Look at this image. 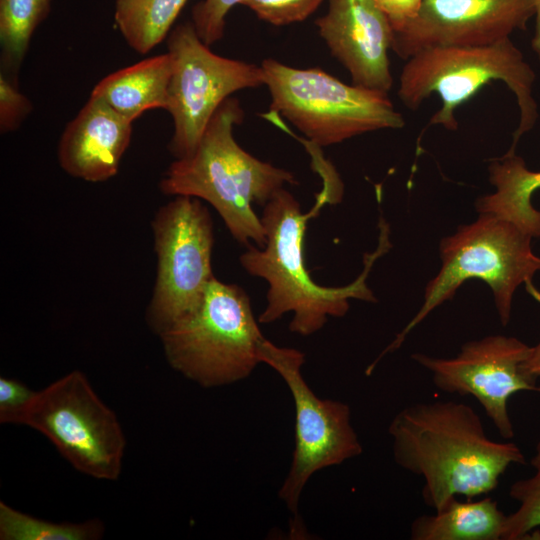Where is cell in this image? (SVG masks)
Segmentation results:
<instances>
[{
    "label": "cell",
    "mask_w": 540,
    "mask_h": 540,
    "mask_svg": "<svg viewBox=\"0 0 540 540\" xmlns=\"http://www.w3.org/2000/svg\"><path fill=\"white\" fill-rule=\"evenodd\" d=\"M388 434L396 464L423 478L422 498L434 511L459 495L492 492L511 465L526 463L517 444L489 438L481 417L461 402L408 405L393 417Z\"/></svg>",
    "instance_id": "6da1fadb"
},
{
    "label": "cell",
    "mask_w": 540,
    "mask_h": 540,
    "mask_svg": "<svg viewBox=\"0 0 540 540\" xmlns=\"http://www.w3.org/2000/svg\"><path fill=\"white\" fill-rule=\"evenodd\" d=\"M326 202L331 203L329 197L321 193L315 207L303 213L297 199L282 188L263 206L260 219L266 243L261 249L249 246L240 256L244 270L268 284L266 306L258 322L272 323L292 313L289 330L310 336L322 329L329 317L346 315L351 299L377 301L367 285V278L375 261L392 246L389 225L384 219L379 222V244L375 251L364 256V269L353 282L327 287L311 278L304 260V234L308 219Z\"/></svg>",
    "instance_id": "7a4b0ae2"
},
{
    "label": "cell",
    "mask_w": 540,
    "mask_h": 540,
    "mask_svg": "<svg viewBox=\"0 0 540 540\" xmlns=\"http://www.w3.org/2000/svg\"><path fill=\"white\" fill-rule=\"evenodd\" d=\"M244 111L238 99L227 98L208 122L199 143L187 157L175 159L160 181L164 194L191 196L212 205L233 238L263 247L266 235L253 205L264 206L294 174L246 152L234 139Z\"/></svg>",
    "instance_id": "3957f363"
},
{
    "label": "cell",
    "mask_w": 540,
    "mask_h": 540,
    "mask_svg": "<svg viewBox=\"0 0 540 540\" xmlns=\"http://www.w3.org/2000/svg\"><path fill=\"white\" fill-rule=\"evenodd\" d=\"M531 240L515 224L490 213H479L474 222L461 225L453 235L442 238L441 268L428 282L422 306L366 368V374L370 375L386 354L400 348L408 334L436 307L452 299L467 280H482L490 287L503 326L510 321L513 296L521 284L540 303V292L533 284V277L540 270V257L533 253Z\"/></svg>",
    "instance_id": "277c9868"
},
{
    "label": "cell",
    "mask_w": 540,
    "mask_h": 540,
    "mask_svg": "<svg viewBox=\"0 0 540 540\" xmlns=\"http://www.w3.org/2000/svg\"><path fill=\"white\" fill-rule=\"evenodd\" d=\"M397 95L410 110H417L432 94L442 107L429 124L455 131L456 110L492 81H502L514 93L520 117L509 151L537 122L538 107L532 96L536 75L510 38L486 46H435L406 60Z\"/></svg>",
    "instance_id": "5b68a950"
},
{
    "label": "cell",
    "mask_w": 540,
    "mask_h": 540,
    "mask_svg": "<svg viewBox=\"0 0 540 540\" xmlns=\"http://www.w3.org/2000/svg\"><path fill=\"white\" fill-rule=\"evenodd\" d=\"M158 336L170 366L205 388L247 378L267 340L244 289L215 277L197 307Z\"/></svg>",
    "instance_id": "8992f818"
},
{
    "label": "cell",
    "mask_w": 540,
    "mask_h": 540,
    "mask_svg": "<svg viewBox=\"0 0 540 540\" xmlns=\"http://www.w3.org/2000/svg\"><path fill=\"white\" fill-rule=\"evenodd\" d=\"M261 68L271 112L281 114L316 146L405 125L387 93L348 85L318 67L299 69L269 58Z\"/></svg>",
    "instance_id": "52a82bcc"
},
{
    "label": "cell",
    "mask_w": 540,
    "mask_h": 540,
    "mask_svg": "<svg viewBox=\"0 0 540 540\" xmlns=\"http://www.w3.org/2000/svg\"><path fill=\"white\" fill-rule=\"evenodd\" d=\"M24 425L43 434L79 472L100 480L120 476L124 432L81 371L37 391Z\"/></svg>",
    "instance_id": "ba28073f"
},
{
    "label": "cell",
    "mask_w": 540,
    "mask_h": 540,
    "mask_svg": "<svg viewBox=\"0 0 540 540\" xmlns=\"http://www.w3.org/2000/svg\"><path fill=\"white\" fill-rule=\"evenodd\" d=\"M157 273L147 323L160 335L200 303L214 277L213 223L200 199L175 196L152 221Z\"/></svg>",
    "instance_id": "9c48e42d"
},
{
    "label": "cell",
    "mask_w": 540,
    "mask_h": 540,
    "mask_svg": "<svg viewBox=\"0 0 540 540\" xmlns=\"http://www.w3.org/2000/svg\"><path fill=\"white\" fill-rule=\"evenodd\" d=\"M261 362L282 377L292 395L295 435L292 462L278 492L294 515L302 491L312 475L359 456L363 446L351 422V409L341 401L315 395L302 375L304 354L266 340Z\"/></svg>",
    "instance_id": "30bf717a"
},
{
    "label": "cell",
    "mask_w": 540,
    "mask_h": 540,
    "mask_svg": "<svg viewBox=\"0 0 540 540\" xmlns=\"http://www.w3.org/2000/svg\"><path fill=\"white\" fill-rule=\"evenodd\" d=\"M172 72L168 105L174 132L169 150L189 156L219 106L231 94L264 85L261 66L222 57L198 36L192 22L176 26L168 37Z\"/></svg>",
    "instance_id": "8fae6325"
},
{
    "label": "cell",
    "mask_w": 540,
    "mask_h": 540,
    "mask_svg": "<svg viewBox=\"0 0 540 540\" xmlns=\"http://www.w3.org/2000/svg\"><path fill=\"white\" fill-rule=\"evenodd\" d=\"M531 350L516 337L497 334L464 343L454 357L423 353L411 357L430 373L440 391L474 397L499 435L511 440L515 430L508 411L510 397L521 391L540 394L537 379L523 369Z\"/></svg>",
    "instance_id": "7c38bea8"
},
{
    "label": "cell",
    "mask_w": 540,
    "mask_h": 540,
    "mask_svg": "<svg viewBox=\"0 0 540 540\" xmlns=\"http://www.w3.org/2000/svg\"><path fill=\"white\" fill-rule=\"evenodd\" d=\"M535 0H423L417 14L393 31L391 50L407 60L435 46H486L524 30Z\"/></svg>",
    "instance_id": "4fadbf2b"
},
{
    "label": "cell",
    "mask_w": 540,
    "mask_h": 540,
    "mask_svg": "<svg viewBox=\"0 0 540 540\" xmlns=\"http://www.w3.org/2000/svg\"><path fill=\"white\" fill-rule=\"evenodd\" d=\"M315 24L353 84L388 93L393 85L388 52L393 29L375 0H328Z\"/></svg>",
    "instance_id": "5bb4252c"
},
{
    "label": "cell",
    "mask_w": 540,
    "mask_h": 540,
    "mask_svg": "<svg viewBox=\"0 0 540 540\" xmlns=\"http://www.w3.org/2000/svg\"><path fill=\"white\" fill-rule=\"evenodd\" d=\"M131 136L132 121L90 96L60 137L59 164L75 178L106 181L117 174Z\"/></svg>",
    "instance_id": "9a60e30c"
},
{
    "label": "cell",
    "mask_w": 540,
    "mask_h": 540,
    "mask_svg": "<svg viewBox=\"0 0 540 540\" xmlns=\"http://www.w3.org/2000/svg\"><path fill=\"white\" fill-rule=\"evenodd\" d=\"M171 72L168 52L149 57L107 75L95 85L90 96L133 122L147 110H166Z\"/></svg>",
    "instance_id": "2e32d148"
},
{
    "label": "cell",
    "mask_w": 540,
    "mask_h": 540,
    "mask_svg": "<svg viewBox=\"0 0 540 540\" xmlns=\"http://www.w3.org/2000/svg\"><path fill=\"white\" fill-rule=\"evenodd\" d=\"M488 173L495 191L477 199V212L494 214L532 238H540V210L531 203L533 193L540 189V171L529 170L515 151L508 150L490 162Z\"/></svg>",
    "instance_id": "e0dca14e"
},
{
    "label": "cell",
    "mask_w": 540,
    "mask_h": 540,
    "mask_svg": "<svg viewBox=\"0 0 540 540\" xmlns=\"http://www.w3.org/2000/svg\"><path fill=\"white\" fill-rule=\"evenodd\" d=\"M507 515L490 497L448 501L431 515L415 518L412 540H502Z\"/></svg>",
    "instance_id": "ac0fdd59"
},
{
    "label": "cell",
    "mask_w": 540,
    "mask_h": 540,
    "mask_svg": "<svg viewBox=\"0 0 540 540\" xmlns=\"http://www.w3.org/2000/svg\"><path fill=\"white\" fill-rule=\"evenodd\" d=\"M187 0H115V23L136 52L145 54L157 46Z\"/></svg>",
    "instance_id": "d6986e66"
},
{
    "label": "cell",
    "mask_w": 540,
    "mask_h": 540,
    "mask_svg": "<svg viewBox=\"0 0 540 540\" xmlns=\"http://www.w3.org/2000/svg\"><path fill=\"white\" fill-rule=\"evenodd\" d=\"M104 533L98 519L81 523H54L20 512L0 502L1 540H96Z\"/></svg>",
    "instance_id": "ffe728a7"
},
{
    "label": "cell",
    "mask_w": 540,
    "mask_h": 540,
    "mask_svg": "<svg viewBox=\"0 0 540 540\" xmlns=\"http://www.w3.org/2000/svg\"><path fill=\"white\" fill-rule=\"evenodd\" d=\"M51 0H0V42L3 61L11 69L21 64L30 39L49 11Z\"/></svg>",
    "instance_id": "44dd1931"
},
{
    "label": "cell",
    "mask_w": 540,
    "mask_h": 540,
    "mask_svg": "<svg viewBox=\"0 0 540 540\" xmlns=\"http://www.w3.org/2000/svg\"><path fill=\"white\" fill-rule=\"evenodd\" d=\"M530 466L533 474L518 479L509 488V497L518 503V507L506 517L502 540L527 539L540 527V438Z\"/></svg>",
    "instance_id": "7402d4cb"
},
{
    "label": "cell",
    "mask_w": 540,
    "mask_h": 540,
    "mask_svg": "<svg viewBox=\"0 0 540 540\" xmlns=\"http://www.w3.org/2000/svg\"><path fill=\"white\" fill-rule=\"evenodd\" d=\"M323 0H243L262 21L274 26H285L306 20Z\"/></svg>",
    "instance_id": "603a6c76"
},
{
    "label": "cell",
    "mask_w": 540,
    "mask_h": 540,
    "mask_svg": "<svg viewBox=\"0 0 540 540\" xmlns=\"http://www.w3.org/2000/svg\"><path fill=\"white\" fill-rule=\"evenodd\" d=\"M243 0H202L192 8V23L200 39L208 46L219 41L225 30L228 12Z\"/></svg>",
    "instance_id": "cb8c5ba5"
},
{
    "label": "cell",
    "mask_w": 540,
    "mask_h": 540,
    "mask_svg": "<svg viewBox=\"0 0 540 540\" xmlns=\"http://www.w3.org/2000/svg\"><path fill=\"white\" fill-rule=\"evenodd\" d=\"M37 391L13 378L0 377V423L24 425Z\"/></svg>",
    "instance_id": "d4e9b609"
},
{
    "label": "cell",
    "mask_w": 540,
    "mask_h": 540,
    "mask_svg": "<svg viewBox=\"0 0 540 540\" xmlns=\"http://www.w3.org/2000/svg\"><path fill=\"white\" fill-rule=\"evenodd\" d=\"M32 109L30 101L5 75L0 76V131L15 130Z\"/></svg>",
    "instance_id": "484cf974"
},
{
    "label": "cell",
    "mask_w": 540,
    "mask_h": 540,
    "mask_svg": "<svg viewBox=\"0 0 540 540\" xmlns=\"http://www.w3.org/2000/svg\"><path fill=\"white\" fill-rule=\"evenodd\" d=\"M385 13L393 31L400 29L419 11L423 0H375Z\"/></svg>",
    "instance_id": "4316f807"
},
{
    "label": "cell",
    "mask_w": 540,
    "mask_h": 540,
    "mask_svg": "<svg viewBox=\"0 0 540 540\" xmlns=\"http://www.w3.org/2000/svg\"><path fill=\"white\" fill-rule=\"evenodd\" d=\"M523 369L529 376L540 378V341L532 346L529 357L523 363Z\"/></svg>",
    "instance_id": "83f0119b"
},
{
    "label": "cell",
    "mask_w": 540,
    "mask_h": 540,
    "mask_svg": "<svg viewBox=\"0 0 540 540\" xmlns=\"http://www.w3.org/2000/svg\"><path fill=\"white\" fill-rule=\"evenodd\" d=\"M534 10L535 30L531 40V47L540 61V0H535Z\"/></svg>",
    "instance_id": "f1b7e54d"
}]
</instances>
